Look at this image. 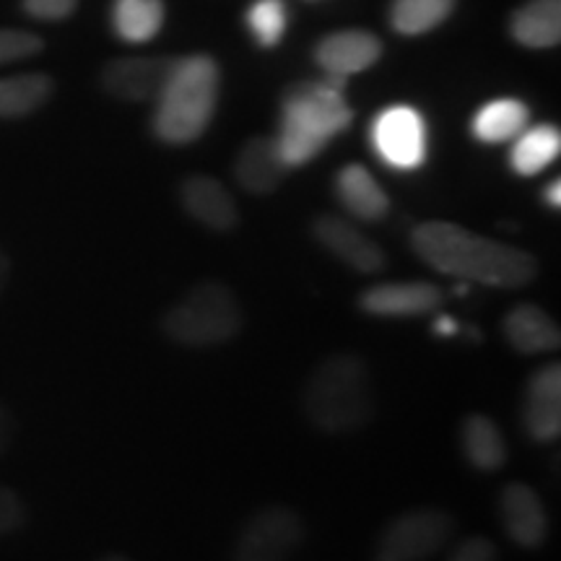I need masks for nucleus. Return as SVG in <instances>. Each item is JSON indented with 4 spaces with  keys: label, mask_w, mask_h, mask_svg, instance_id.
Returning <instances> with one entry per match:
<instances>
[{
    "label": "nucleus",
    "mask_w": 561,
    "mask_h": 561,
    "mask_svg": "<svg viewBox=\"0 0 561 561\" xmlns=\"http://www.w3.org/2000/svg\"><path fill=\"white\" fill-rule=\"evenodd\" d=\"M543 201H546V206L561 208V182H559V180H553L551 185H546Z\"/></svg>",
    "instance_id": "473e14b6"
},
{
    "label": "nucleus",
    "mask_w": 561,
    "mask_h": 561,
    "mask_svg": "<svg viewBox=\"0 0 561 561\" xmlns=\"http://www.w3.org/2000/svg\"><path fill=\"white\" fill-rule=\"evenodd\" d=\"M55 81L47 73H19L0 79V121H19L50 102Z\"/></svg>",
    "instance_id": "5701e85b"
},
{
    "label": "nucleus",
    "mask_w": 561,
    "mask_h": 561,
    "mask_svg": "<svg viewBox=\"0 0 561 561\" xmlns=\"http://www.w3.org/2000/svg\"><path fill=\"white\" fill-rule=\"evenodd\" d=\"M500 515L507 536L520 549H541L549 538V515L543 500L528 483L512 481L500 494Z\"/></svg>",
    "instance_id": "ddd939ff"
},
{
    "label": "nucleus",
    "mask_w": 561,
    "mask_h": 561,
    "mask_svg": "<svg viewBox=\"0 0 561 561\" xmlns=\"http://www.w3.org/2000/svg\"><path fill=\"white\" fill-rule=\"evenodd\" d=\"M528 104L504 96V100H491L481 104L471 121V133L481 144H507V140H515L520 136L528 128Z\"/></svg>",
    "instance_id": "412c9836"
},
{
    "label": "nucleus",
    "mask_w": 561,
    "mask_h": 561,
    "mask_svg": "<svg viewBox=\"0 0 561 561\" xmlns=\"http://www.w3.org/2000/svg\"><path fill=\"white\" fill-rule=\"evenodd\" d=\"M468 291H471V284H468V280H460V284L455 286V294H458V297H466Z\"/></svg>",
    "instance_id": "f704fd0d"
},
{
    "label": "nucleus",
    "mask_w": 561,
    "mask_h": 561,
    "mask_svg": "<svg viewBox=\"0 0 561 561\" xmlns=\"http://www.w3.org/2000/svg\"><path fill=\"white\" fill-rule=\"evenodd\" d=\"M523 426L536 442H553L561 434V364L533 371L523 392Z\"/></svg>",
    "instance_id": "f8f14e48"
},
{
    "label": "nucleus",
    "mask_w": 561,
    "mask_h": 561,
    "mask_svg": "<svg viewBox=\"0 0 561 561\" xmlns=\"http://www.w3.org/2000/svg\"><path fill=\"white\" fill-rule=\"evenodd\" d=\"M221 70L210 55H187L174 60V68L159 91L151 130L161 144L187 146L198 140L219 107Z\"/></svg>",
    "instance_id": "7ed1b4c3"
},
{
    "label": "nucleus",
    "mask_w": 561,
    "mask_h": 561,
    "mask_svg": "<svg viewBox=\"0 0 561 561\" xmlns=\"http://www.w3.org/2000/svg\"><path fill=\"white\" fill-rule=\"evenodd\" d=\"M174 60L178 58H170V55L107 60L100 73V83L104 94L121 102H153L170 79Z\"/></svg>",
    "instance_id": "1a4fd4ad"
},
{
    "label": "nucleus",
    "mask_w": 561,
    "mask_h": 561,
    "mask_svg": "<svg viewBox=\"0 0 561 561\" xmlns=\"http://www.w3.org/2000/svg\"><path fill=\"white\" fill-rule=\"evenodd\" d=\"M9 278H11V261L9 255H5V250L0 248V297H3L5 286H9Z\"/></svg>",
    "instance_id": "72a5a7b5"
},
{
    "label": "nucleus",
    "mask_w": 561,
    "mask_h": 561,
    "mask_svg": "<svg viewBox=\"0 0 561 561\" xmlns=\"http://www.w3.org/2000/svg\"><path fill=\"white\" fill-rule=\"evenodd\" d=\"M450 561H496V546L483 536H471L458 543L450 553Z\"/></svg>",
    "instance_id": "c756f323"
},
{
    "label": "nucleus",
    "mask_w": 561,
    "mask_h": 561,
    "mask_svg": "<svg viewBox=\"0 0 561 561\" xmlns=\"http://www.w3.org/2000/svg\"><path fill=\"white\" fill-rule=\"evenodd\" d=\"M335 198L346 214L359 221H380L390 210V198L380 182L362 164H346L335 174Z\"/></svg>",
    "instance_id": "a211bd4d"
},
{
    "label": "nucleus",
    "mask_w": 561,
    "mask_h": 561,
    "mask_svg": "<svg viewBox=\"0 0 561 561\" xmlns=\"http://www.w3.org/2000/svg\"><path fill=\"white\" fill-rule=\"evenodd\" d=\"M301 409L328 434L364 430L375 416V392L367 362L356 354L322 359L301 390Z\"/></svg>",
    "instance_id": "20e7f679"
},
{
    "label": "nucleus",
    "mask_w": 561,
    "mask_h": 561,
    "mask_svg": "<svg viewBox=\"0 0 561 561\" xmlns=\"http://www.w3.org/2000/svg\"><path fill=\"white\" fill-rule=\"evenodd\" d=\"M510 34L528 50H549L561 42V0H525L512 13Z\"/></svg>",
    "instance_id": "6ab92c4d"
},
{
    "label": "nucleus",
    "mask_w": 561,
    "mask_h": 561,
    "mask_svg": "<svg viewBox=\"0 0 561 561\" xmlns=\"http://www.w3.org/2000/svg\"><path fill=\"white\" fill-rule=\"evenodd\" d=\"M244 312L237 294L219 280H203L161 318V333L185 348H210L242 333Z\"/></svg>",
    "instance_id": "39448f33"
},
{
    "label": "nucleus",
    "mask_w": 561,
    "mask_h": 561,
    "mask_svg": "<svg viewBox=\"0 0 561 561\" xmlns=\"http://www.w3.org/2000/svg\"><path fill=\"white\" fill-rule=\"evenodd\" d=\"M102 561H130L128 557H121V553H112V557H104Z\"/></svg>",
    "instance_id": "c9c22d12"
},
{
    "label": "nucleus",
    "mask_w": 561,
    "mask_h": 561,
    "mask_svg": "<svg viewBox=\"0 0 561 561\" xmlns=\"http://www.w3.org/2000/svg\"><path fill=\"white\" fill-rule=\"evenodd\" d=\"M434 333L442 335V339H453L455 333L460 331L458 322H455V318H450V314H439V318H434Z\"/></svg>",
    "instance_id": "2f4dec72"
},
{
    "label": "nucleus",
    "mask_w": 561,
    "mask_h": 561,
    "mask_svg": "<svg viewBox=\"0 0 561 561\" xmlns=\"http://www.w3.org/2000/svg\"><path fill=\"white\" fill-rule=\"evenodd\" d=\"M180 203L185 214L206 229L231 231L240 224V210H237L231 193L208 174H193V178L182 180Z\"/></svg>",
    "instance_id": "2eb2a0df"
},
{
    "label": "nucleus",
    "mask_w": 561,
    "mask_h": 561,
    "mask_svg": "<svg viewBox=\"0 0 561 561\" xmlns=\"http://www.w3.org/2000/svg\"><path fill=\"white\" fill-rule=\"evenodd\" d=\"M13 432H16V421H13V413L0 403V455L11 447Z\"/></svg>",
    "instance_id": "7c9ffc66"
},
{
    "label": "nucleus",
    "mask_w": 561,
    "mask_h": 561,
    "mask_svg": "<svg viewBox=\"0 0 561 561\" xmlns=\"http://www.w3.org/2000/svg\"><path fill=\"white\" fill-rule=\"evenodd\" d=\"M354 123L346 102V79L328 76L322 81L291 83L280 94V125L276 146L286 167H305L325 149L328 140Z\"/></svg>",
    "instance_id": "f03ea898"
},
{
    "label": "nucleus",
    "mask_w": 561,
    "mask_h": 561,
    "mask_svg": "<svg viewBox=\"0 0 561 561\" xmlns=\"http://www.w3.org/2000/svg\"><path fill=\"white\" fill-rule=\"evenodd\" d=\"M411 248L430 268L468 284L523 289L538 273L528 250L489 240L450 221H426L411 231Z\"/></svg>",
    "instance_id": "f257e3e1"
},
{
    "label": "nucleus",
    "mask_w": 561,
    "mask_h": 561,
    "mask_svg": "<svg viewBox=\"0 0 561 561\" xmlns=\"http://www.w3.org/2000/svg\"><path fill=\"white\" fill-rule=\"evenodd\" d=\"M380 58L382 39L364 30L333 32L314 45V62L328 76H339V79H348V76L369 70Z\"/></svg>",
    "instance_id": "4468645a"
},
{
    "label": "nucleus",
    "mask_w": 561,
    "mask_h": 561,
    "mask_svg": "<svg viewBox=\"0 0 561 561\" xmlns=\"http://www.w3.org/2000/svg\"><path fill=\"white\" fill-rule=\"evenodd\" d=\"M502 331L510 346L525 356L549 354V351H557L561 346L557 320L538 305H528V301L515 305L504 314Z\"/></svg>",
    "instance_id": "f3484780"
},
{
    "label": "nucleus",
    "mask_w": 561,
    "mask_h": 561,
    "mask_svg": "<svg viewBox=\"0 0 561 561\" xmlns=\"http://www.w3.org/2000/svg\"><path fill=\"white\" fill-rule=\"evenodd\" d=\"M455 0H392L390 26L405 37H419L450 19Z\"/></svg>",
    "instance_id": "393cba45"
},
{
    "label": "nucleus",
    "mask_w": 561,
    "mask_h": 561,
    "mask_svg": "<svg viewBox=\"0 0 561 561\" xmlns=\"http://www.w3.org/2000/svg\"><path fill=\"white\" fill-rule=\"evenodd\" d=\"M164 26V0H115L112 30L128 45L151 42Z\"/></svg>",
    "instance_id": "b1692460"
},
{
    "label": "nucleus",
    "mask_w": 561,
    "mask_h": 561,
    "mask_svg": "<svg viewBox=\"0 0 561 561\" xmlns=\"http://www.w3.org/2000/svg\"><path fill=\"white\" fill-rule=\"evenodd\" d=\"M559 153L561 133L557 125H533L515 138V146L510 151V167L520 178H533V174H541L546 167H551L559 159Z\"/></svg>",
    "instance_id": "4be33fe9"
},
{
    "label": "nucleus",
    "mask_w": 561,
    "mask_h": 561,
    "mask_svg": "<svg viewBox=\"0 0 561 561\" xmlns=\"http://www.w3.org/2000/svg\"><path fill=\"white\" fill-rule=\"evenodd\" d=\"M286 161L280 159L276 138L257 136L242 146L240 157L234 161V178L240 187L250 195H271L286 180Z\"/></svg>",
    "instance_id": "dca6fc26"
},
{
    "label": "nucleus",
    "mask_w": 561,
    "mask_h": 561,
    "mask_svg": "<svg viewBox=\"0 0 561 561\" xmlns=\"http://www.w3.org/2000/svg\"><path fill=\"white\" fill-rule=\"evenodd\" d=\"M26 507L16 491L0 483V538L24 528Z\"/></svg>",
    "instance_id": "cd10ccee"
},
{
    "label": "nucleus",
    "mask_w": 561,
    "mask_h": 561,
    "mask_svg": "<svg viewBox=\"0 0 561 561\" xmlns=\"http://www.w3.org/2000/svg\"><path fill=\"white\" fill-rule=\"evenodd\" d=\"M369 140L382 164L398 172L419 170L430 157L426 121L411 104L385 107L369 125Z\"/></svg>",
    "instance_id": "0eeeda50"
},
{
    "label": "nucleus",
    "mask_w": 561,
    "mask_h": 561,
    "mask_svg": "<svg viewBox=\"0 0 561 561\" xmlns=\"http://www.w3.org/2000/svg\"><path fill=\"white\" fill-rule=\"evenodd\" d=\"M312 237L322 248L331 252L333 257H339L341 263H346L348 268L359 273H380L388 265V257L380 244L369 240L362 229H356L354 224L335 214H322L312 221Z\"/></svg>",
    "instance_id": "9b49d317"
},
{
    "label": "nucleus",
    "mask_w": 561,
    "mask_h": 561,
    "mask_svg": "<svg viewBox=\"0 0 561 561\" xmlns=\"http://www.w3.org/2000/svg\"><path fill=\"white\" fill-rule=\"evenodd\" d=\"M45 50V39L39 34L24 30H0V66L30 60Z\"/></svg>",
    "instance_id": "bb28decb"
},
{
    "label": "nucleus",
    "mask_w": 561,
    "mask_h": 561,
    "mask_svg": "<svg viewBox=\"0 0 561 561\" xmlns=\"http://www.w3.org/2000/svg\"><path fill=\"white\" fill-rule=\"evenodd\" d=\"M244 24L252 34V39L261 47H276L284 39L286 26H289V9L286 0H252Z\"/></svg>",
    "instance_id": "a878e982"
},
{
    "label": "nucleus",
    "mask_w": 561,
    "mask_h": 561,
    "mask_svg": "<svg viewBox=\"0 0 561 561\" xmlns=\"http://www.w3.org/2000/svg\"><path fill=\"white\" fill-rule=\"evenodd\" d=\"M305 541V520L289 504H271L250 517L240 533L234 561H289Z\"/></svg>",
    "instance_id": "6e6552de"
},
{
    "label": "nucleus",
    "mask_w": 561,
    "mask_h": 561,
    "mask_svg": "<svg viewBox=\"0 0 561 561\" xmlns=\"http://www.w3.org/2000/svg\"><path fill=\"white\" fill-rule=\"evenodd\" d=\"M445 305V291L430 280H385L359 294V307L375 318H424Z\"/></svg>",
    "instance_id": "9d476101"
},
{
    "label": "nucleus",
    "mask_w": 561,
    "mask_h": 561,
    "mask_svg": "<svg viewBox=\"0 0 561 561\" xmlns=\"http://www.w3.org/2000/svg\"><path fill=\"white\" fill-rule=\"evenodd\" d=\"M453 515L439 507H419L396 517L382 530L375 561H426L450 541Z\"/></svg>",
    "instance_id": "423d86ee"
},
{
    "label": "nucleus",
    "mask_w": 561,
    "mask_h": 561,
    "mask_svg": "<svg viewBox=\"0 0 561 561\" xmlns=\"http://www.w3.org/2000/svg\"><path fill=\"white\" fill-rule=\"evenodd\" d=\"M21 9L37 21H62L73 16L79 0H21Z\"/></svg>",
    "instance_id": "c85d7f7f"
},
{
    "label": "nucleus",
    "mask_w": 561,
    "mask_h": 561,
    "mask_svg": "<svg viewBox=\"0 0 561 561\" xmlns=\"http://www.w3.org/2000/svg\"><path fill=\"white\" fill-rule=\"evenodd\" d=\"M460 447L466 460L481 473L502 471L510 455L507 442H504V434L496 426V421L483 416V413H471V416L462 419Z\"/></svg>",
    "instance_id": "aec40b11"
}]
</instances>
